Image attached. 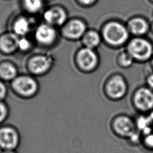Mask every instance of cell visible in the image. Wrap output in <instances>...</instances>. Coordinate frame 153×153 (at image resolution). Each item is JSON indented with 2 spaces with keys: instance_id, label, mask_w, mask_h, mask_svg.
I'll list each match as a JSON object with an SVG mask.
<instances>
[{
  "instance_id": "cell-17",
  "label": "cell",
  "mask_w": 153,
  "mask_h": 153,
  "mask_svg": "<svg viewBox=\"0 0 153 153\" xmlns=\"http://www.w3.org/2000/svg\"><path fill=\"white\" fill-rule=\"evenodd\" d=\"M21 5L23 10L28 14L35 15L43 11L44 0H21Z\"/></svg>"
},
{
  "instance_id": "cell-15",
  "label": "cell",
  "mask_w": 153,
  "mask_h": 153,
  "mask_svg": "<svg viewBox=\"0 0 153 153\" xmlns=\"http://www.w3.org/2000/svg\"><path fill=\"white\" fill-rule=\"evenodd\" d=\"M19 36L13 32L5 33L0 36V49L7 53L14 51L18 48Z\"/></svg>"
},
{
  "instance_id": "cell-6",
  "label": "cell",
  "mask_w": 153,
  "mask_h": 153,
  "mask_svg": "<svg viewBox=\"0 0 153 153\" xmlns=\"http://www.w3.org/2000/svg\"><path fill=\"white\" fill-rule=\"evenodd\" d=\"M42 17L44 23L55 27H62L68 20V14L66 8L57 4L44 10Z\"/></svg>"
},
{
  "instance_id": "cell-26",
  "label": "cell",
  "mask_w": 153,
  "mask_h": 153,
  "mask_svg": "<svg viewBox=\"0 0 153 153\" xmlns=\"http://www.w3.org/2000/svg\"><path fill=\"white\" fill-rule=\"evenodd\" d=\"M2 153H16V152L15 151H14L8 150V151H4Z\"/></svg>"
},
{
  "instance_id": "cell-8",
  "label": "cell",
  "mask_w": 153,
  "mask_h": 153,
  "mask_svg": "<svg viewBox=\"0 0 153 153\" xmlns=\"http://www.w3.org/2000/svg\"><path fill=\"white\" fill-rule=\"evenodd\" d=\"M76 60L79 67L86 71L95 69L99 63V56L95 50L85 47L78 51Z\"/></svg>"
},
{
  "instance_id": "cell-23",
  "label": "cell",
  "mask_w": 153,
  "mask_h": 153,
  "mask_svg": "<svg viewBox=\"0 0 153 153\" xmlns=\"http://www.w3.org/2000/svg\"><path fill=\"white\" fill-rule=\"evenodd\" d=\"M7 115V108L6 106L0 102V123L6 118Z\"/></svg>"
},
{
  "instance_id": "cell-25",
  "label": "cell",
  "mask_w": 153,
  "mask_h": 153,
  "mask_svg": "<svg viewBox=\"0 0 153 153\" xmlns=\"http://www.w3.org/2000/svg\"><path fill=\"white\" fill-rule=\"evenodd\" d=\"M7 93V90L5 85L0 81V100L4 99L6 96Z\"/></svg>"
},
{
  "instance_id": "cell-9",
  "label": "cell",
  "mask_w": 153,
  "mask_h": 153,
  "mask_svg": "<svg viewBox=\"0 0 153 153\" xmlns=\"http://www.w3.org/2000/svg\"><path fill=\"white\" fill-rule=\"evenodd\" d=\"M13 87L16 91L26 97L33 96L38 90L37 82L29 76L16 77L13 81Z\"/></svg>"
},
{
  "instance_id": "cell-1",
  "label": "cell",
  "mask_w": 153,
  "mask_h": 153,
  "mask_svg": "<svg viewBox=\"0 0 153 153\" xmlns=\"http://www.w3.org/2000/svg\"><path fill=\"white\" fill-rule=\"evenodd\" d=\"M102 40L113 48L125 47L130 40V32L126 25L118 20H110L103 25L100 32Z\"/></svg>"
},
{
  "instance_id": "cell-13",
  "label": "cell",
  "mask_w": 153,
  "mask_h": 153,
  "mask_svg": "<svg viewBox=\"0 0 153 153\" xmlns=\"http://www.w3.org/2000/svg\"><path fill=\"white\" fill-rule=\"evenodd\" d=\"M52 65V60L47 55H37L29 62V69L34 74L41 75L45 73Z\"/></svg>"
},
{
  "instance_id": "cell-18",
  "label": "cell",
  "mask_w": 153,
  "mask_h": 153,
  "mask_svg": "<svg viewBox=\"0 0 153 153\" xmlns=\"http://www.w3.org/2000/svg\"><path fill=\"white\" fill-rule=\"evenodd\" d=\"M117 65L122 69H128L132 66L135 62L132 57L124 48L121 50L117 54L116 58Z\"/></svg>"
},
{
  "instance_id": "cell-20",
  "label": "cell",
  "mask_w": 153,
  "mask_h": 153,
  "mask_svg": "<svg viewBox=\"0 0 153 153\" xmlns=\"http://www.w3.org/2000/svg\"><path fill=\"white\" fill-rule=\"evenodd\" d=\"M141 143L145 149L149 151H153V132L143 135Z\"/></svg>"
},
{
  "instance_id": "cell-24",
  "label": "cell",
  "mask_w": 153,
  "mask_h": 153,
  "mask_svg": "<svg viewBox=\"0 0 153 153\" xmlns=\"http://www.w3.org/2000/svg\"><path fill=\"white\" fill-rule=\"evenodd\" d=\"M146 86L153 90V72L149 73L145 78Z\"/></svg>"
},
{
  "instance_id": "cell-2",
  "label": "cell",
  "mask_w": 153,
  "mask_h": 153,
  "mask_svg": "<svg viewBox=\"0 0 153 153\" xmlns=\"http://www.w3.org/2000/svg\"><path fill=\"white\" fill-rule=\"evenodd\" d=\"M125 49L135 62H150L153 57V43L145 36H133L130 38Z\"/></svg>"
},
{
  "instance_id": "cell-22",
  "label": "cell",
  "mask_w": 153,
  "mask_h": 153,
  "mask_svg": "<svg viewBox=\"0 0 153 153\" xmlns=\"http://www.w3.org/2000/svg\"><path fill=\"white\" fill-rule=\"evenodd\" d=\"M98 0H75L76 2L83 7H90L94 5Z\"/></svg>"
},
{
  "instance_id": "cell-12",
  "label": "cell",
  "mask_w": 153,
  "mask_h": 153,
  "mask_svg": "<svg viewBox=\"0 0 153 153\" xmlns=\"http://www.w3.org/2000/svg\"><path fill=\"white\" fill-rule=\"evenodd\" d=\"M126 26L133 36H145L150 30L151 25L145 18L136 16L129 19Z\"/></svg>"
},
{
  "instance_id": "cell-19",
  "label": "cell",
  "mask_w": 153,
  "mask_h": 153,
  "mask_svg": "<svg viewBox=\"0 0 153 153\" xmlns=\"http://www.w3.org/2000/svg\"><path fill=\"white\" fill-rule=\"evenodd\" d=\"M17 74V69L12 63H4L0 65V76L5 80H14Z\"/></svg>"
},
{
  "instance_id": "cell-27",
  "label": "cell",
  "mask_w": 153,
  "mask_h": 153,
  "mask_svg": "<svg viewBox=\"0 0 153 153\" xmlns=\"http://www.w3.org/2000/svg\"><path fill=\"white\" fill-rule=\"evenodd\" d=\"M150 30L152 32V33H153V22L151 24V26H150Z\"/></svg>"
},
{
  "instance_id": "cell-21",
  "label": "cell",
  "mask_w": 153,
  "mask_h": 153,
  "mask_svg": "<svg viewBox=\"0 0 153 153\" xmlns=\"http://www.w3.org/2000/svg\"><path fill=\"white\" fill-rule=\"evenodd\" d=\"M31 44L30 41L26 36L19 37L18 41V48L22 51H26L29 49Z\"/></svg>"
},
{
  "instance_id": "cell-7",
  "label": "cell",
  "mask_w": 153,
  "mask_h": 153,
  "mask_svg": "<svg viewBox=\"0 0 153 153\" xmlns=\"http://www.w3.org/2000/svg\"><path fill=\"white\" fill-rule=\"evenodd\" d=\"M87 30L85 22L76 17L68 19L62 26L63 35L66 38L72 40L81 39Z\"/></svg>"
},
{
  "instance_id": "cell-16",
  "label": "cell",
  "mask_w": 153,
  "mask_h": 153,
  "mask_svg": "<svg viewBox=\"0 0 153 153\" xmlns=\"http://www.w3.org/2000/svg\"><path fill=\"white\" fill-rule=\"evenodd\" d=\"M81 39L85 47L94 50L100 45L102 37L100 32L94 29H89L86 31Z\"/></svg>"
},
{
  "instance_id": "cell-29",
  "label": "cell",
  "mask_w": 153,
  "mask_h": 153,
  "mask_svg": "<svg viewBox=\"0 0 153 153\" xmlns=\"http://www.w3.org/2000/svg\"><path fill=\"white\" fill-rule=\"evenodd\" d=\"M151 1H152V2H153V0H150Z\"/></svg>"
},
{
  "instance_id": "cell-5",
  "label": "cell",
  "mask_w": 153,
  "mask_h": 153,
  "mask_svg": "<svg viewBox=\"0 0 153 153\" xmlns=\"http://www.w3.org/2000/svg\"><path fill=\"white\" fill-rule=\"evenodd\" d=\"M131 103L133 108L141 114L153 111V90L146 85L137 87L133 93Z\"/></svg>"
},
{
  "instance_id": "cell-10",
  "label": "cell",
  "mask_w": 153,
  "mask_h": 153,
  "mask_svg": "<svg viewBox=\"0 0 153 153\" xmlns=\"http://www.w3.org/2000/svg\"><path fill=\"white\" fill-rule=\"evenodd\" d=\"M34 36L36 41L41 45H51L57 36L56 27L43 22L36 27Z\"/></svg>"
},
{
  "instance_id": "cell-11",
  "label": "cell",
  "mask_w": 153,
  "mask_h": 153,
  "mask_svg": "<svg viewBox=\"0 0 153 153\" xmlns=\"http://www.w3.org/2000/svg\"><path fill=\"white\" fill-rule=\"evenodd\" d=\"M19 136L13 128L2 127L0 129V146L4 151H14L19 145Z\"/></svg>"
},
{
  "instance_id": "cell-4",
  "label": "cell",
  "mask_w": 153,
  "mask_h": 153,
  "mask_svg": "<svg viewBox=\"0 0 153 153\" xmlns=\"http://www.w3.org/2000/svg\"><path fill=\"white\" fill-rule=\"evenodd\" d=\"M111 128L115 136L127 140L138 131L135 120L123 114L117 115L112 118Z\"/></svg>"
},
{
  "instance_id": "cell-14",
  "label": "cell",
  "mask_w": 153,
  "mask_h": 153,
  "mask_svg": "<svg viewBox=\"0 0 153 153\" xmlns=\"http://www.w3.org/2000/svg\"><path fill=\"white\" fill-rule=\"evenodd\" d=\"M32 20L26 15H19L12 23V32L19 37L26 36L31 30Z\"/></svg>"
},
{
  "instance_id": "cell-3",
  "label": "cell",
  "mask_w": 153,
  "mask_h": 153,
  "mask_svg": "<svg viewBox=\"0 0 153 153\" xmlns=\"http://www.w3.org/2000/svg\"><path fill=\"white\" fill-rule=\"evenodd\" d=\"M128 89L127 79L123 75L118 73L111 75L104 85V91L106 97L113 101H118L125 97Z\"/></svg>"
},
{
  "instance_id": "cell-28",
  "label": "cell",
  "mask_w": 153,
  "mask_h": 153,
  "mask_svg": "<svg viewBox=\"0 0 153 153\" xmlns=\"http://www.w3.org/2000/svg\"><path fill=\"white\" fill-rule=\"evenodd\" d=\"M150 63H151V67H152V69H153V57H152V59L151 60Z\"/></svg>"
}]
</instances>
